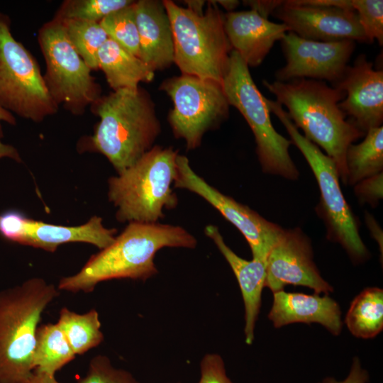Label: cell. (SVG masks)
Returning <instances> with one entry per match:
<instances>
[{"label": "cell", "instance_id": "cell-19", "mask_svg": "<svg viewBox=\"0 0 383 383\" xmlns=\"http://www.w3.org/2000/svg\"><path fill=\"white\" fill-rule=\"evenodd\" d=\"M134 9L139 35L140 58L154 72L174 63L170 20L162 1L139 0Z\"/></svg>", "mask_w": 383, "mask_h": 383}, {"label": "cell", "instance_id": "cell-30", "mask_svg": "<svg viewBox=\"0 0 383 383\" xmlns=\"http://www.w3.org/2000/svg\"><path fill=\"white\" fill-rule=\"evenodd\" d=\"M352 9L357 13L360 23L370 43L377 40L383 44V1L351 0Z\"/></svg>", "mask_w": 383, "mask_h": 383}, {"label": "cell", "instance_id": "cell-16", "mask_svg": "<svg viewBox=\"0 0 383 383\" xmlns=\"http://www.w3.org/2000/svg\"><path fill=\"white\" fill-rule=\"evenodd\" d=\"M287 284L307 287L317 294L333 292L313 260L310 240L298 228L284 229L266 260L265 287L274 293Z\"/></svg>", "mask_w": 383, "mask_h": 383}, {"label": "cell", "instance_id": "cell-33", "mask_svg": "<svg viewBox=\"0 0 383 383\" xmlns=\"http://www.w3.org/2000/svg\"><path fill=\"white\" fill-rule=\"evenodd\" d=\"M355 193L359 201L376 206L383 195V173L380 172L361 180L355 185Z\"/></svg>", "mask_w": 383, "mask_h": 383}, {"label": "cell", "instance_id": "cell-29", "mask_svg": "<svg viewBox=\"0 0 383 383\" xmlns=\"http://www.w3.org/2000/svg\"><path fill=\"white\" fill-rule=\"evenodd\" d=\"M132 0H66L55 16L99 23L109 14L131 4Z\"/></svg>", "mask_w": 383, "mask_h": 383}, {"label": "cell", "instance_id": "cell-21", "mask_svg": "<svg viewBox=\"0 0 383 383\" xmlns=\"http://www.w3.org/2000/svg\"><path fill=\"white\" fill-rule=\"evenodd\" d=\"M204 233L225 257L238 280L245 306V343L251 345L260 309L262 292L265 287L266 262L254 259L246 260L237 255L226 244L218 227L214 225H207Z\"/></svg>", "mask_w": 383, "mask_h": 383}, {"label": "cell", "instance_id": "cell-12", "mask_svg": "<svg viewBox=\"0 0 383 383\" xmlns=\"http://www.w3.org/2000/svg\"><path fill=\"white\" fill-rule=\"evenodd\" d=\"M177 165L174 187L187 189L204 199L243 234L250 248L252 259L266 262L284 229L210 185L193 170L186 156L178 155Z\"/></svg>", "mask_w": 383, "mask_h": 383}, {"label": "cell", "instance_id": "cell-4", "mask_svg": "<svg viewBox=\"0 0 383 383\" xmlns=\"http://www.w3.org/2000/svg\"><path fill=\"white\" fill-rule=\"evenodd\" d=\"M58 294L40 277L0 292V383H27L32 377L38 324Z\"/></svg>", "mask_w": 383, "mask_h": 383}, {"label": "cell", "instance_id": "cell-8", "mask_svg": "<svg viewBox=\"0 0 383 383\" xmlns=\"http://www.w3.org/2000/svg\"><path fill=\"white\" fill-rule=\"evenodd\" d=\"M222 85L229 105L240 111L252 130L262 171L297 179L299 172L289 152L292 142L274 128L266 98L255 84L249 67L233 50Z\"/></svg>", "mask_w": 383, "mask_h": 383}, {"label": "cell", "instance_id": "cell-13", "mask_svg": "<svg viewBox=\"0 0 383 383\" xmlns=\"http://www.w3.org/2000/svg\"><path fill=\"white\" fill-rule=\"evenodd\" d=\"M117 230L107 228L102 218L92 216L87 223L66 226L28 218L16 210L0 213V235L7 240L55 252L59 245L69 243H86L102 250L111 244Z\"/></svg>", "mask_w": 383, "mask_h": 383}, {"label": "cell", "instance_id": "cell-27", "mask_svg": "<svg viewBox=\"0 0 383 383\" xmlns=\"http://www.w3.org/2000/svg\"><path fill=\"white\" fill-rule=\"evenodd\" d=\"M59 19L77 52L91 70H98L99 51L109 39L100 23L78 19Z\"/></svg>", "mask_w": 383, "mask_h": 383}, {"label": "cell", "instance_id": "cell-37", "mask_svg": "<svg viewBox=\"0 0 383 383\" xmlns=\"http://www.w3.org/2000/svg\"><path fill=\"white\" fill-rule=\"evenodd\" d=\"M3 157H9L18 162H21L20 155L14 147L9 144L3 143L0 140V159Z\"/></svg>", "mask_w": 383, "mask_h": 383}, {"label": "cell", "instance_id": "cell-3", "mask_svg": "<svg viewBox=\"0 0 383 383\" xmlns=\"http://www.w3.org/2000/svg\"><path fill=\"white\" fill-rule=\"evenodd\" d=\"M99 118L94 133L82 141L83 151L104 155L120 174L149 151L161 128L148 93L119 89L101 96L91 105Z\"/></svg>", "mask_w": 383, "mask_h": 383}, {"label": "cell", "instance_id": "cell-34", "mask_svg": "<svg viewBox=\"0 0 383 383\" xmlns=\"http://www.w3.org/2000/svg\"><path fill=\"white\" fill-rule=\"evenodd\" d=\"M283 3V1H263V0H254V1H243V4L250 6L251 9L255 11L263 18H267L270 14H272L273 12L280 6Z\"/></svg>", "mask_w": 383, "mask_h": 383}, {"label": "cell", "instance_id": "cell-28", "mask_svg": "<svg viewBox=\"0 0 383 383\" xmlns=\"http://www.w3.org/2000/svg\"><path fill=\"white\" fill-rule=\"evenodd\" d=\"M135 1L104 19L99 23L108 38L123 48L140 57L139 35L134 9Z\"/></svg>", "mask_w": 383, "mask_h": 383}, {"label": "cell", "instance_id": "cell-5", "mask_svg": "<svg viewBox=\"0 0 383 383\" xmlns=\"http://www.w3.org/2000/svg\"><path fill=\"white\" fill-rule=\"evenodd\" d=\"M178 151L153 146L133 165L108 180L109 201L120 222L158 223L178 204L172 189Z\"/></svg>", "mask_w": 383, "mask_h": 383}, {"label": "cell", "instance_id": "cell-25", "mask_svg": "<svg viewBox=\"0 0 383 383\" xmlns=\"http://www.w3.org/2000/svg\"><path fill=\"white\" fill-rule=\"evenodd\" d=\"M75 355L57 323L38 326L33 371L55 375L57 370L74 359Z\"/></svg>", "mask_w": 383, "mask_h": 383}, {"label": "cell", "instance_id": "cell-22", "mask_svg": "<svg viewBox=\"0 0 383 383\" xmlns=\"http://www.w3.org/2000/svg\"><path fill=\"white\" fill-rule=\"evenodd\" d=\"M98 66L113 91L136 89L140 82H150L155 77V72L140 57L109 38L99 51Z\"/></svg>", "mask_w": 383, "mask_h": 383}, {"label": "cell", "instance_id": "cell-6", "mask_svg": "<svg viewBox=\"0 0 383 383\" xmlns=\"http://www.w3.org/2000/svg\"><path fill=\"white\" fill-rule=\"evenodd\" d=\"M174 40V63L182 74L222 83L228 70L231 45L224 29V14L215 1H209L202 15L162 1Z\"/></svg>", "mask_w": 383, "mask_h": 383}, {"label": "cell", "instance_id": "cell-24", "mask_svg": "<svg viewBox=\"0 0 383 383\" xmlns=\"http://www.w3.org/2000/svg\"><path fill=\"white\" fill-rule=\"evenodd\" d=\"M345 323L356 337L370 338L383 328V290L367 288L352 301L345 316Z\"/></svg>", "mask_w": 383, "mask_h": 383}, {"label": "cell", "instance_id": "cell-10", "mask_svg": "<svg viewBox=\"0 0 383 383\" xmlns=\"http://www.w3.org/2000/svg\"><path fill=\"white\" fill-rule=\"evenodd\" d=\"M38 41L46 66L43 79L51 97L73 115H82L101 96V88L70 42L60 20L54 16L43 24Z\"/></svg>", "mask_w": 383, "mask_h": 383}, {"label": "cell", "instance_id": "cell-36", "mask_svg": "<svg viewBox=\"0 0 383 383\" xmlns=\"http://www.w3.org/2000/svg\"><path fill=\"white\" fill-rule=\"evenodd\" d=\"M365 221L368 229L370 230L372 236L374 240L378 243L379 248H381V252H382V231L377 223L375 219L370 213H366L365 214Z\"/></svg>", "mask_w": 383, "mask_h": 383}, {"label": "cell", "instance_id": "cell-31", "mask_svg": "<svg viewBox=\"0 0 383 383\" xmlns=\"http://www.w3.org/2000/svg\"><path fill=\"white\" fill-rule=\"evenodd\" d=\"M78 383H139L128 372L115 368L105 355H96L89 365L86 376Z\"/></svg>", "mask_w": 383, "mask_h": 383}, {"label": "cell", "instance_id": "cell-7", "mask_svg": "<svg viewBox=\"0 0 383 383\" xmlns=\"http://www.w3.org/2000/svg\"><path fill=\"white\" fill-rule=\"evenodd\" d=\"M272 112L285 127L291 140L303 154L318 183L321 199L317 212L323 218L329 240L340 243L357 262L368 257V251L359 233V223L344 198L334 161L313 143L301 135L282 106L266 99Z\"/></svg>", "mask_w": 383, "mask_h": 383}, {"label": "cell", "instance_id": "cell-39", "mask_svg": "<svg viewBox=\"0 0 383 383\" xmlns=\"http://www.w3.org/2000/svg\"><path fill=\"white\" fill-rule=\"evenodd\" d=\"M1 121L6 122L11 125H15L16 123V119L13 114L0 105V123ZM2 136L3 133L0 123V138Z\"/></svg>", "mask_w": 383, "mask_h": 383}, {"label": "cell", "instance_id": "cell-26", "mask_svg": "<svg viewBox=\"0 0 383 383\" xmlns=\"http://www.w3.org/2000/svg\"><path fill=\"white\" fill-rule=\"evenodd\" d=\"M57 324L75 355L85 353L104 340L99 316L95 309L79 314L63 307Z\"/></svg>", "mask_w": 383, "mask_h": 383}, {"label": "cell", "instance_id": "cell-35", "mask_svg": "<svg viewBox=\"0 0 383 383\" xmlns=\"http://www.w3.org/2000/svg\"><path fill=\"white\" fill-rule=\"evenodd\" d=\"M328 383H367L368 375L367 372L362 369L357 358H355L350 372L347 378L342 382H337L333 379H327Z\"/></svg>", "mask_w": 383, "mask_h": 383}, {"label": "cell", "instance_id": "cell-9", "mask_svg": "<svg viewBox=\"0 0 383 383\" xmlns=\"http://www.w3.org/2000/svg\"><path fill=\"white\" fill-rule=\"evenodd\" d=\"M0 105L35 123L57 113L39 65L11 30L9 16L0 12Z\"/></svg>", "mask_w": 383, "mask_h": 383}, {"label": "cell", "instance_id": "cell-20", "mask_svg": "<svg viewBox=\"0 0 383 383\" xmlns=\"http://www.w3.org/2000/svg\"><path fill=\"white\" fill-rule=\"evenodd\" d=\"M273 303L268 317L274 327L293 323H317L333 335H338L343 327L341 311L337 302L328 294L308 295L303 293H273Z\"/></svg>", "mask_w": 383, "mask_h": 383}, {"label": "cell", "instance_id": "cell-1", "mask_svg": "<svg viewBox=\"0 0 383 383\" xmlns=\"http://www.w3.org/2000/svg\"><path fill=\"white\" fill-rule=\"evenodd\" d=\"M197 240L180 226L130 222L113 242L90 257L75 274L62 278L57 289L92 292L100 282L113 279L145 281L157 274L155 255L164 248H195Z\"/></svg>", "mask_w": 383, "mask_h": 383}, {"label": "cell", "instance_id": "cell-2", "mask_svg": "<svg viewBox=\"0 0 383 383\" xmlns=\"http://www.w3.org/2000/svg\"><path fill=\"white\" fill-rule=\"evenodd\" d=\"M263 84L284 105L294 126L304 137L323 149L335 162L340 181L347 185L345 155L348 146L365 135L339 108L345 92L325 82L295 79L288 82L264 80Z\"/></svg>", "mask_w": 383, "mask_h": 383}, {"label": "cell", "instance_id": "cell-14", "mask_svg": "<svg viewBox=\"0 0 383 383\" xmlns=\"http://www.w3.org/2000/svg\"><path fill=\"white\" fill-rule=\"evenodd\" d=\"M281 41L286 65L276 72L279 82L309 78L335 85L343 77L355 46L350 40L316 41L291 31Z\"/></svg>", "mask_w": 383, "mask_h": 383}, {"label": "cell", "instance_id": "cell-18", "mask_svg": "<svg viewBox=\"0 0 383 383\" xmlns=\"http://www.w3.org/2000/svg\"><path fill=\"white\" fill-rule=\"evenodd\" d=\"M224 29L232 49L248 67L260 65L274 43L290 31L285 24L271 22L252 9L224 14Z\"/></svg>", "mask_w": 383, "mask_h": 383}, {"label": "cell", "instance_id": "cell-41", "mask_svg": "<svg viewBox=\"0 0 383 383\" xmlns=\"http://www.w3.org/2000/svg\"><path fill=\"white\" fill-rule=\"evenodd\" d=\"M215 1L228 12H233L239 5V1L236 0H218Z\"/></svg>", "mask_w": 383, "mask_h": 383}, {"label": "cell", "instance_id": "cell-38", "mask_svg": "<svg viewBox=\"0 0 383 383\" xmlns=\"http://www.w3.org/2000/svg\"><path fill=\"white\" fill-rule=\"evenodd\" d=\"M27 383H60L56 380L55 375L45 372L33 371V374Z\"/></svg>", "mask_w": 383, "mask_h": 383}, {"label": "cell", "instance_id": "cell-15", "mask_svg": "<svg viewBox=\"0 0 383 383\" xmlns=\"http://www.w3.org/2000/svg\"><path fill=\"white\" fill-rule=\"evenodd\" d=\"M291 32L316 41L350 40L370 43L353 9L309 4L306 0L283 1L272 13Z\"/></svg>", "mask_w": 383, "mask_h": 383}, {"label": "cell", "instance_id": "cell-11", "mask_svg": "<svg viewBox=\"0 0 383 383\" xmlns=\"http://www.w3.org/2000/svg\"><path fill=\"white\" fill-rule=\"evenodd\" d=\"M160 89L172 101L168 121L174 135L184 140L187 150L198 148L204 133L228 116L230 105L221 82L181 74L163 81Z\"/></svg>", "mask_w": 383, "mask_h": 383}, {"label": "cell", "instance_id": "cell-40", "mask_svg": "<svg viewBox=\"0 0 383 383\" xmlns=\"http://www.w3.org/2000/svg\"><path fill=\"white\" fill-rule=\"evenodd\" d=\"M187 4V9L198 15H202L204 13V6L205 4L204 1L201 0H189L185 1Z\"/></svg>", "mask_w": 383, "mask_h": 383}, {"label": "cell", "instance_id": "cell-23", "mask_svg": "<svg viewBox=\"0 0 383 383\" xmlns=\"http://www.w3.org/2000/svg\"><path fill=\"white\" fill-rule=\"evenodd\" d=\"M347 184L355 185L361 180L382 172L383 127L371 128L361 143L350 144L346 152Z\"/></svg>", "mask_w": 383, "mask_h": 383}, {"label": "cell", "instance_id": "cell-42", "mask_svg": "<svg viewBox=\"0 0 383 383\" xmlns=\"http://www.w3.org/2000/svg\"><path fill=\"white\" fill-rule=\"evenodd\" d=\"M321 383H328V379H325V380H324L323 382H321Z\"/></svg>", "mask_w": 383, "mask_h": 383}, {"label": "cell", "instance_id": "cell-17", "mask_svg": "<svg viewBox=\"0 0 383 383\" xmlns=\"http://www.w3.org/2000/svg\"><path fill=\"white\" fill-rule=\"evenodd\" d=\"M345 92L338 106L349 121L366 133L383 122V72L375 70L361 55L353 66H348L341 79L334 85Z\"/></svg>", "mask_w": 383, "mask_h": 383}, {"label": "cell", "instance_id": "cell-32", "mask_svg": "<svg viewBox=\"0 0 383 383\" xmlns=\"http://www.w3.org/2000/svg\"><path fill=\"white\" fill-rule=\"evenodd\" d=\"M199 383H233L227 377L222 357L216 353L205 355L200 364Z\"/></svg>", "mask_w": 383, "mask_h": 383}]
</instances>
